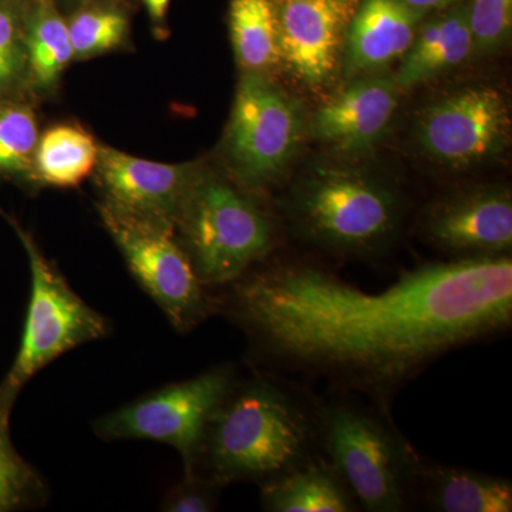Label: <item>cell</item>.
Masks as SVG:
<instances>
[{
	"label": "cell",
	"instance_id": "cell-4",
	"mask_svg": "<svg viewBox=\"0 0 512 512\" xmlns=\"http://www.w3.org/2000/svg\"><path fill=\"white\" fill-rule=\"evenodd\" d=\"M320 453L369 512L410 510L421 458L390 419L389 407L355 400L315 402Z\"/></svg>",
	"mask_w": 512,
	"mask_h": 512
},
{
	"label": "cell",
	"instance_id": "cell-15",
	"mask_svg": "<svg viewBox=\"0 0 512 512\" xmlns=\"http://www.w3.org/2000/svg\"><path fill=\"white\" fill-rule=\"evenodd\" d=\"M426 16L400 0H360L343 52L345 80L383 73L400 62Z\"/></svg>",
	"mask_w": 512,
	"mask_h": 512
},
{
	"label": "cell",
	"instance_id": "cell-20",
	"mask_svg": "<svg viewBox=\"0 0 512 512\" xmlns=\"http://www.w3.org/2000/svg\"><path fill=\"white\" fill-rule=\"evenodd\" d=\"M25 45L29 86L50 92L74 59L67 20L56 0H26Z\"/></svg>",
	"mask_w": 512,
	"mask_h": 512
},
{
	"label": "cell",
	"instance_id": "cell-9",
	"mask_svg": "<svg viewBox=\"0 0 512 512\" xmlns=\"http://www.w3.org/2000/svg\"><path fill=\"white\" fill-rule=\"evenodd\" d=\"M237 382L232 365L168 384L100 417L94 433L103 440H147L180 453L184 474L198 473L202 444L212 414Z\"/></svg>",
	"mask_w": 512,
	"mask_h": 512
},
{
	"label": "cell",
	"instance_id": "cell-8",
	"mask_svg": "<svg viewBox=\"0 0 512 512\" xmlns=\"http://www.w3.org/2000/svg\"><path fill=\"white\" fill-rule=\"evenodd\" d=\"M104 228L120 249L138 285L180 333L191 332L214 312L205 289L170 222L97 204Z\"/></svg>",
	"mask_w": 512,
	"mask_h": 512
},
{
	"label": "cell",
	"instance_id": "cell-12",
	"mask_svg": "<svg viewBox=\"0 0 512 512\" xmlns=\"http://www.w3.org/2000/svg\"><path fill=\"white\" fill-rule=\"evenodd\" d=\"M360 0H278L282 70L319 92L342 72L350 22Z\"/></svg>",
	"mask_w": 512,
	"mask_h": 512
},
{
	"label": "cell",
	"instance_id": "cell-26",
	"mask_svg": "<svg viewBox=\"0 0 512 512\" xmlns=\"http://www.w3.org/2000/svg\"><path fill=\"white\" fill-rule=\"evenodd\" d=\"M466 10L476 57L493 56L508 46L512 33V0H468Z\"/></svg>",
	"mask_w": 512,
	"mask_h": 512
},
{
	"label": "cell",
	"instance_id": "cell-28",
	"mask_svg": "<svg viewBox=\"0 0 512 512\" xmlns=\"http://www.w3.org/2000/svg\"><path fill=\"white\" fill-rule=\"evenodd\" d=\"M404 5L409 6L423 15H430V13L437 12V10L450 8L456 3L463 2V0H400Z\"/></svg>",
	"mask_w": 512,
	"mask_h": 512
},
{
	"label": "cell",
	"instance_id": "cell-22",
	"mask_svg": "<svg viewBox=\"0 0 512 512\" xmlns=\"http://www.w3.org/2000/svg\"><path fill=\"white\" fill-rule=\"evenodd\" d=\"M18 396L0 384V512L28 510L46 503L47 487L10 437V414Z\"/></svg>",
	"mask_w": 512,
	"mask_h": 512
},
{
	"label": "cell",
	"instance_id": "cell-10",
	"mask_svg": "<svg viewBox=\"0 0 512 512\" xmlns=\"http://www.w3.org/2000/svg\"><path fill=\"white\" fill-rule=\"evenodd\" d=\"M511 104L490 83H470L434 97L414 119L413 140L421 156L447 171L483 167L507 153Z\"/></svg>",
	"mask_w": 512,
	"mask_h": 512
},
{
	"label": "cell",
	"instance_id": "cell-6",
	"mask_svg": "<svg viewBox=\"0 0 512 512\" xmlns=\"http://www.w3.org/2000/svg\"><path fill=\"white\" fill-rule=\"evenodd\" d=\"M305 107L274 77L242 73L221 157L228 177L244 190H271L288 177L308 137Z\"/></svg>",
	"mask_w": 512,
	"mask_h": 512
},
{
	"label": "cell",
	"instance_id": "cell-5",
	"mask_svg": "<svg viewBox=\"0 0 512 512\" xmlns=\"http://www.w3.org/2000/svg\"><path fill=\"white\" fill-rule=\"evenodd\" d=\"M175 232L205 286L234 284L278 242L276 221L256 194L205 165L185 195Z\"/></svg>",
	"mask_w": 512,
	"mask_h": 512
},
{
	"label": "cell",
	"instance_id": "cell-13",
	"mask_svg": "<svg viewBox=\"0 0 512 512\" xmlns=\"http://www.w3.org/2000/svg\"><path fill=\"white\" fill-rule=\"evenodd\" d=\"M338 93L309 117L308 137L333 156H369L382 141L399 107L393 74L376 73L346 80Z\"/></svg>",
	"mask_w": 512,
	"mask_h": 512
},
{
	"label": "cell",
	"instance_id": "cell-1",
	"mask_svg": "<svg viewBox=\"0 0 512 512\" xmlns=\"http://www.w3.org/2000/svg\"><path fill=\"white\" fill-rule=\"evenodd\" d=\"M228 313L272 366L389 407L434 360L510 328L512 259L434 262L380 292L286 262L235 281Z\"/></svg>",
	"mask_w": 512,
	"mask_h": 512
},
{
	"label": "cell",
	"instance_id": "cell-18",
	"mask_svg": "<svg viewBox=\"0 0 512 512\" xmlns=\"http://www.w3.org/2000/svg\"><path fill=\"white\" fill-rule=\"evenodd\" d=\"M261 488L262 510L269 512H353L355 495L336 467L322 453L266 481Z\"/></svg>",
	"mask_w": 512,
	"mask_h": 512
},
{
	"label": "cell",
	"instance_id": "cell-25",
	"mask_svg": "<svg viewBox=\"0 0 512 512\" xmlns=\"http://www.w3.org/2000/svg\"><path fill=\"white\" fill-rule=\"evenodd\" d=\"M26 0H0V97L29 86L25 45Z\"/></svg>",
	"mask_w": 512,
	"mask_h": 512
},
{
	"label": "cell",
	"instance_id": "cell-2",
	"mask_svg": "<svg viewBox=\"0 0 512 512\" xmlns=\"http://www.w3.org/2000/svg\"><path fill=\"white\" fill-rule=\"evenodd\" d=\"M319 453L315 402L255 376L235 382L212 414L198 466L221 487L261 485Z\"/></svg>",
	"mask_w": 512,
	"mask_h": 512
},
{
	"label": "cell",
	"instance_id": "cell-19",
	"mask_svg": "<svg viewBox=\"0 0 512 512\" xmlns=\"http://www.w3.org/2000/svg\"><path fill=\"white\" fill-rule=\"evenodd\" d=\"M229 33L242 73L274 77L282 70L278 0H232Z\"/></svg>",
	"mask_w": 512,
	"mask_h": 512
},
{
	"label": "cell",
	"instance_id": "cell-27",
	"mask_svg": "<svg viewBox=\"0 0 512 512\" xmlns=\"http://www.w3.org/2000/svg\"><path fill=\"white\" fill-rule=\"evenodd\" d=\"M221 485L204 474H184L180 483L164 495L161 510L165 512H211L220 505Z\"/></svg>",
	"mask_w": 512,
	"mask_h": 512
},
{
	"label": "cell",
	"instance_id": "cell-11",
	"mask_svg": "<svg viewBox=\"0 0 512 512\" xmlns=\"http://www.w3.org/2000/svg\"><path fill=\"white\" fill-rule=\"evenodd\" d=\"M419 234L453 259L510 255L511 188L474 184L444 192L421 211Z\"/></svg>",
	"mask_w": 512,
	"mask_h": 512
},
{
	"label": "cell",
	"instance_id": "cell-3",
	"mask_svg": "<svg viewBox=\"0 0 512 512\" xmlns=\"http://www.w3.org/2000/svg\"><path fill=\"white\" fill-rule=\"evenodd\" d=\"M282 211L296 237L343 256H373L392 245L406 201L399 188L355 165H309Z\"/></svg>",
	"mask_w": 512,
	"mask_h": 512
},
{
	"label": "cell",
	"instance_id": "cell-24",
	"mask_svg": "<svg viewBox=\"0 0 512 512\" xmlns=\"http://www.w3.org/2000/svg\"><path fill=\"white\" fill-rule=\"evenodd\" d=\"M74 59L86 60L124 45L128 35L126 13L116 8H83L67 20Z\"/></svg>",
	"mask_w": 512,
	"mask_h": 512
},
{
	"label": "cell",
	"instance_id": "cell-30",
	"mask_svg": "<svg viewBox=\"0 0 512 512\" xmlns=\"http://www.w3.org/2000/svg\"><path fill=\"white\" fill-rule=\"evenodd\" d=\"M67 5L77 6V8H82V6L87 5V3L92 2V0H63Z\"/></svg>",
	"mask_w": 512,
	"mask_h": 512
},
{
	"label": "cell",
	"instance_id": "cell-17",
	"mask_svg": "<svg viewBox=\"0 0 512 512\" xmlns=\"http://www.w3.org/2000/svg\"><path fill=\"white\" fill-rule=\"evenodd\" d=\"M416 504L436 512H510L512 483L508 478L421 460Z\"/></svg>",
	"mask_w": 512,
	"mask_h": 512
},
{
	"label": "cell",
	"instance_id": "cell-7",
	"mask_svg": "<svg viewBox=\"0 0 512 512\" xmlns=\"http://www.w3.org/2000/svg\"><path fill=\"white\" fill-rule=\"evenodd\" d=\"M3 215L18 235L30 269V298L22 339L8 375L0 382L3 389L19 396L33 376L64 353L107 338L110 325L73 291L35 238L15 218Z\"/></svg>",
	"mask_w": 512,
	"mask_h": 512
},
{
	"label": "cell",
	"instance_id": "cell-29",
	"mask_svg": "<svg viewBox=\"0 0 512 512\" xmlns=\"http://www.w3.org/2000/svg\"><path fill=\"white\" fill-rule=\"evenodd\" d=\"M148 15L156 25H163L170 0H143Z\"/></svg>",
	"mask_w": 512,
	"mask_h": 512
},
{
	"label": "cell",
	"instance_id": "cell-14",
	"mask_svg": "<svg viewBox=\"0 0 512 512\" xmlns=\"http://www.w3.org/2000/svg\"><path fill=\"white\" fill-rule=\"evenodd\" d=\"M201 163L164 164L99 147L97 181L104 200L121 210L170 222L175 227L185 195L202 170Z\"/></svg>",
	"mask_w": 512,
	"mask_h": 512
},
{
	"label": "cell",
	"instance_id": "cell-21",
	"mask_svg": "<svg viewBox=\"0 0 512 512\" xmlns=\"http://www.w3.org/2000/svg\"><path fill=\"white\" fill-rule=\"evenodd\" d=\"M99 144L92 134L76 124L50 127L37 143L33 183L56 188H74L96 171Z\"/></svg>",
	"mask_w": 512,
	"mask_h": 512
},
{
	"label": "cell",
	"instance_id": "cell-16",
	"mask_svg": "<svg viewBox=\"0 0 512 512\" xmlns=\"http://www.w3.org/2000/svg\"><path fill=\"white\" fill-rule=\"evenodd\" d=\"M430 15L420 23L412 46L393 74L402 93L451 73L476 57L464 0Z\"/></svg>",
	"mask_w": 512,
	"mask_h": 512
},
{
	"label": "cell",
	"instance_id": "cell-23",
	"mask_svg": "<svg viewBox=\"0 0 512 512\" xmlns=\"http://www.w3.org/2000/svg\"><path fill=\"white\" fill-rule=\"evenodd\" d=\"M35 110L20 96L0 97V178L33 183L39 143Z\"/></svg>",
	"mask_w": 512,
	"mask_h": 512
}]
</instances>
